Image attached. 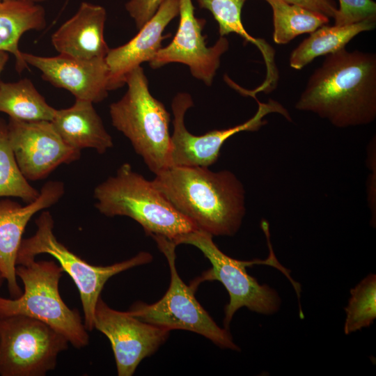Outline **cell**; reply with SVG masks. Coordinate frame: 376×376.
Returning a JSON list of instances; mask_svg holds the SVG:
<instances>
[{"instance_id":"1","label":"cell","mask_w":376,"mask_h":376,"mask_svg":"<svg viewBox=\"0 0 376 376\" xmlns=\"http://www.w3.org/2000/svg\"><path fill=\"white\" fill-rule=\"evenodd\" d=\"M295 107L339 128L373 123L376 118V55L345 48L326 55Z\"/></svg>"},{"instance_id":"2","label":"cell","mask_w":376,"mask_h":376,"mask_svg":"<svg viewBox=\"0 0 376 376\" xmlns=\"http://www.w3.org/2000/svg\"><path fill=\"white\" fill-rule=\"evenodd\" d=\"M152 182L197 229L213 236H232L240 229L246 212L245 191L231 171L170 166Z\"/></svg>"},{"instance_id":"3","label":"cell","mask_w":376,"mask_h":376,"mask_svg":"<svg viewBox=\"0 0 376 376\" xmlns=\"http://www.w3.org/2000/svg\"><path fill=\"white\" fill-rule=\"evenodd\" d=\"M261 228L269 249V257L265 260L242 261L232 258L218 248L212 240L213 235L199 229L180 235L172 241L176 246L185 244L196 246L210 262L212 267L194 279L191 284L198 288L203 281H218L224 285L230 298L224 309V324L227 329L234 314L242 307L266 315L276 313L280 307L281 299L277 292L266 284H259L247 273L246 267L261 264L273 266L290 279L295 290L299 287V284L290 277L289 271L280 265L274 256L269 240L268 223L265 220L261 221Z\"/></svg>"},{"instance_id":"4","label":"cell","mask_w":376,"mask_h":376,"mask_svg":"<svg viewBox=\"0 0 376 376\" xmlns=\"http://www.w3.org/2000/svg\"><path fill=\"white\" fill-rule=\"evenodd\" d=\"M95 205L102 214L126 216L139 223L146 234L173 241L197 229L155 186L128 163L94 189Z\"/></svg>"},{"instance_id":"5","label":"cell","mask_w":376,"mask_h":376,"mask_svg":"<svg viewBox=\"0 0 376 376\" xmlns=\"http://www.w3.org/2000/svg\"><path fill=\"white\" fill-rule=\"evenodd\" d=\"M125 84V95L109 107L111 123L155 175L170 166V114L151 95L141 66L127 74Z\"/></svg>"},{"instance_id":"6","label":"cell","mask_w":376,"mask_h":376,"mask_svg":"<svg viewBox=\"0 0 376 376\" xmlns=\"http://www.w3.org/2000/svg\"><path fill=\"white\" fill-rule=\"evenodd\" d=\"M62 267L54 260H31L16 266L24 292L13 299L0 296V318L24 315L39 320L64 336L75 347L88 345V331L77 309H70L58 289Z\"/></svg>"},{"instance_id":"7","label":"cell","mask_w":376,"mask_h":376,"mask_svg":"<svg viewBox=\"0 0 376 376\" xmlns=\"http://www.w3.org/2000/svg\"><path fill=\"white\" fill-rule=\"evenodd\" d=\"M37 230L32 236L22 239L16 264L22 265L35 260L40 253H47L58 262L77 287L82 305L84 325L87 331L94 329L96 304L106 282L125 270L150 263V253L145 251L127 260L108 266H95L82 260L58 242L54 233V219L48 211H43L36 221Z\"/></svg>"},{"instance_id":"8","label":"cell","mask_w":376,"mask_h":376,"mask_svg":"<svg viewBox=\"0 0 376 376\" xmlns=\"http://www.w3.org/2000/svg\"><path fill=\"white\" fill-rule=\"evenodd\" d=\"M165 256L170 269L169 287L158 301L148 304H134L128 313L139 320L168 330L182 329L195 332L221 348L239 351L227 329L219 327L195 297L197 287L187 285L180 279L175 266L176 245L161 235L151 236Z\"/></svg>"},{"instance_id":"9","label":"cell","mask_w":376,"mask_h":376,"mask_svg":"<svg viewBox=\"0 0 376 376\" xmlns=\"http://www.w3.org/2000/svg\"><path fill=\"white\" fill-rule=\"evenodd\" d=\"M68 343L64 336L36 318H0V375L44 376L55 368Z\"/></svg>"},{"instance_id":"10","label":"cell","mask_w":376,"mask_h":376,"mask_svg":"<svg viewBox=\"0 0 376 376\" xmlns=\"http://www.w3.org/2000/svg\"><path fill=\"white\" fill-rule=\"evenodd\" d=\"M254 99L258 108L247 121L196 136L187 130L184 121L186 111L194 105L191 97L187 93H178L171 104L174 118L173 132L171 135L170 166L209 167L218 159L221 148L227 139L242 131H258L267 123L264 117L270 113H279L291 120L288 111L279 102L270 99L263 103L256 97Z\"/></svg>"},{"instance_id":"11","label":"cell","mask_w":376,"mask_h":376,"mask_svg":"<svg viewBox=\"0 0 376 376\" xmlns=\"http://www.w3.org/2000/svg\"><path fill=\"white\" fill-rule=\"evenodd\" d=\"M94 329L109 340L118 375L131 376L146 357L167 340L170 330L143 322L127 312L114 310L99 297L94 313Z\"/></svg>"},{"instance_id":"12","label":"cell","mask_w":376,"mask_h":376,"mask_svg":"<svg viewBox=\"0 0 376 376\" xmlns=\"http://www.w3.org/2000/svg\"><path fill=\"white\" fill-rule=\"evenodd\" d=\"M7 124L15 158L28 180L44 179L60 165L80 158L81 151L68 146L51 121L9 118Z\"/></svg>"},{"instance_id":"13","label":"cell","mask_w":376,"mask_h":376,"mask_svg":"<svg viewBox=\"0 0 376 376\" xmlns=\"http://www.w3.org/2000/svg\"><path fill=\"white\" fill-rule=\"evenodd\" d=\"M180 21L171 42L162 47L149 62L153 69L170 63H180L189 68L191 75L211 86L220 65V58L229 47L225 36H220L212 47L206 46L202 30L205 20L197 18L191 0H179Z\"/></svg>"},{"instance_id":"14","label":"cell","mask_w":376,"mask_h":376,"mask_svg":"<svg viewBox=\"0 0 376 376\" xmlns=\"http://www.w3.org/2000/svg\"><path fill=\"white\" fill-rule=\"evenodd\" d=\"M24 60L41 72L56 87L70 92L75 99L97 103L111 91L110 74L105 58L78 59L59 54L41 56L22 52Z\"/></svg>"},{"instance_id":"15","label":"cell","mask_w":376,"mask_h":376,"mask_svg":"<svg viewBox=\"0 0 376 376\" xmlns=\"http://www.w3.org/2000/svg\"><path fill=\"white\" fill-rule=\"evenodd\" d=\"M64 184L49 181L31 203L22 205L8 197L0 198V267L13 298L22 294L16 275V260L22 235L31 218L56 203L64 194Z\"/></svg>"},{"instance_id":"16","label":"cell","mask_w":376,"mask_h":376,"mask_svg":"<svg viewBox=\"0 0 376 376\" xmlns=\"http://www.w3.org/2000/svg\"><path fill=\"white\" fill-rule=\"evenodd\" d=\"M179 0H164L134 38L121 46L109 49L105 61L111 91L122 87L130 71L154 58L166 38L163 36L164 30L179 15Z\"/></svg>"},{"instance_id":"17","label":"cell","mask_w":376,"mask_h":376,"mask_svg":"<svg viewBox=\"0 0 376 376\" xmlns=\"http://www.w3.org/2000/svg\"><path fill=\"white\" fill-rule=\"evenodd\" d=\"M104 8L82 2L77 13L52 34L59 54L78 59L105 58L109 49L104 36Z\"/></svg>"},{"instance_id":"18","label":"cell","mask_w":376,"mask_h":376,"mask_svg":"<svg viewBox=\"0 0 376 376\" xmlns=\"http://www.w3.org/2000/svg\"><path fill=\"white\" fill-rule=\"evenodd\" d=\"M51 122L62 139L76 150L91 148L104 154L113 146L111 135L90 101L75 99L71 107L56 109Z\"/></svg>"},{"instance_id":"19","label":"cell","mask_w":376,"mask_h":376,"mask_svg":"<svg viewBox=\"0 0 376 376\" xmlns=\"http://www.w3.org/2000/svg\"><path fill=\"white\" fill-rule=\"evenodd\" d=\"M45 26V12L40 5L25 0L0 1V51L15 56L18 72L28 68L19 49L21 37L29 31H40Z\"/></svg>"},{"instance_id":"20","label":"cell","mask_w":376,"mask_h":376,"mask_svg":"<svg viewBox=\"0 0 376 376\" xmlns=\"http://www.w3.org/2000/svg\"><path fill=\"white\" fill-rule=\"evenodd\" d=\"M376 27V18L345 25H323L311 33L290 54L291 68L301 70L316 57L335 53L343 48L361 32L369 31Z\"/></svg>"},{"instance_id":"21","label":"cell","mask_w":376,"mask_h":376,"mask_svg":"<svg viewBox=\"0 0 376 376\" xmlns=\"http://www.w3.org/2000/svg\"><path fill=\"white\" fill-rule=\"evenodd\" d=\"M246 0H196L201 8L209 10L219 25L220 36L234 33L259 49L265 62L267 76L265 81L257 88L259 92L267 93L272 90L278 80V72L274 62V50L263 39L250 36L242 22L241 13Z\"/></svg>"},{"instance_id":"22","label":"cell","mask_w":376,"mask_h":376,"mask_svg":"<svg viewBox=\"0 0 376 376\" xmlns=\"http://www.w3.org/2000/svg\"><path fill=\"white\" fill-rule=\"evenodd\" d=\"M0 112L18 120L51 121L56 109L49 105L30 79H22L0 81Z\"/></svg>"},{"instance_id":"23","label":"cell","mask_w":376,"mask_h":376,"mask_svg":"<svg viewBox=\"0 0 376 376\" xmlns=\"http://www.w3.org/2000/svg\"><path fill=\"white\" fill-rule=\"evenodd\" d=\"M273 13V39L275 43L284 45L303 33H311L329 22L322 14L288 3L283 0H265Z\"/></svg>"},{"instance_id":"24","label":"cell","mask_w":376,"mask_h":376,"mask_svg":"<svg viewBox=\"0 0 376 376\" xmlns=\"http://www.w3.org/2000/svg\"><path fill=\"white\" fill-rule=\"evenodd\" d=\"M39 194L19 170L10 144L8 124L0 118V198H19L29 203Z\"/></svg>"},{"instance_id":"25","label":"cell","mask_w":376,"mask_h":376,"mask_svg":"<svg viewBox=\"0 0 376 376\" xmlns=\"http://www.w3.org/2000/svg\"><path fill=\"white\" fill-rule=\"evenodd\" d=\"M344 333L347 335L369 327L376 318V276L368 274L350 290L345 308Z\"/></svg>"},{"instance_id":"26","label":"cell","mask_w":376,"mask_h":376,"mask_svg":"<svg viewBox=\"0 0 376 376\" xmlns=\"http://www.w3.org/2000/svg\"><path fill=\"white\" fill-rule=\"evenodd\" d=\"M335 25H345L376 18V3L373 0H339Z\"/></svg>"},{"instance_id":"27","label":"cell","mask_w":376,"mask_h":376,"mask_svg":"<svg viewBox=\"0 0 376 376\" xmlns=\"http://www.w3.org/2000/svg\"><path fill=\"white\" fill-rule=\"evenodd\" d=\"M164 0H130L125 9L140 29L156 13Z\"/></svg>"},{"instance_id":"28","label":"cell","mask_w":376,"mask_h":376,"mask_svg":"<svg viewBox=\"0 0 376 376\" xmlns=\"http://www.w3.org/2000/svg\"><path fill=\"white\" fill-rule=\"evenodd\" d=\"M310 10L322 14L329 18L336 16L338 8L333 0H283Z\"/></svg>"},{"instance_id":"29","label":"cell","mask_w":376,"mask_h":376,"mask_svg":"<svg viewBox=\"0 0 376 376\" xmlns=\"http://www.w3.org/2000/svg\"><path fill=\"white\" fill-rule=\"evenodd\" d=\"M8 60V54L7 52L0 51V75L3 70Z\"/></svg>"},{"instance_id":"30","label":"cell","mask_w":376,"mask_h":376,"mask_svg":"<svg viewBox=\"0 0 376 376\" xmlns=\"http://www.w3.org/2000/svg\"><path fill=\"white\" fill-rule=\"evenodd\" d=\"M4 281H5V278L3 276V274L2 273V271H1V267H0V288L3 285Z\"/></svg>"},{"instance_id":"31","label":"cell","mask_w":376,"mask_h":376,"mask_svg":"<svg viewBox=\"0 0 376 376\" xmlns=\"http://www.w3.org/2000/svg\"><path fill=\"white\" fill-rule=\"evenodd\" d=\"M25 1H31V2H33V3H38L39 2H42V1H44L45 0H25Z\"/></svg>"},{"instance_id":"32","label":"cell","mask_w":376,"mask_h":376,"mask_svg":"<svg viewBox=\"0 0 376 376\" xmlns=\"http://www.w3.org/2000/svg\"><path fill=\"white\" fill-rule=\"evenodd\" d=\"M0 1H1V0H0Z\"/></svg>"}]
</instances>
